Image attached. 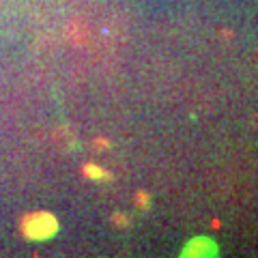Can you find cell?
Returning <instances> with one entry per match:
<instances>
[{
    "label": "cell",
    "instance_id": "6da1fadb",
    "mask_svg": "<svg viewBox=\"0 0 258 258\" xmlns=\"http://www.w3.org/2000/svg\"><path fill=\"white\" fill-rule=\"evenodd\" d=\"M54 228H56V222L50 215H37V217H30L26 222V235L32 239L50 237L54 232Z\"/></svg>",
    "mask_w": 258,
    "mask_h": 258
}]
</instances>
